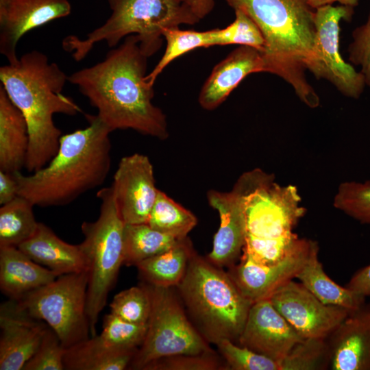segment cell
<instances>
[{"label":"cell","instance_id":"cell-1","mask_svg":"<svg viewBox=\"0 0 370 370\" xmlns=\"http://www.w3.org/2000/svg\"><path fill=\"white\" fill-rule=\"evenodd\" d=\"M148 56L136 35L124 38L100 62L68 76L111 132L131 129L160 140L169 137L165 114L152 99L146 81Z\"/></svg>","mask_w":370,"mask_h":370},{"label":"cell","instance_id":"cell-2","mask_svg":"<svg viewBox=\"0 0 370 370\" xmlns=\"http://www.w3.org/2000/svg\"><path fill=\"white\" fill-rule=\"evenodd\" d=\"M1 85L27 123L29 149L25 168L35 172L57 153L62 136L53 116H73L82 110L62 91L68 75L43 53L34 50L0 68Z\"/></svg>","mask_w":370,"mask_h":370},{"label":"cell","instance_id":"cell-3","mask_svg":"<svg viewBox=\"0 0 370 370\" xmlns=\"http://www.w3.org/2000/svg\"><path fill=\"white\" fill-rule=\"evenodd\" d=\"M88 125L62 135L57 153L42 169L13 173L18 195L40 207L69 204L105 182L111 164V130L96 115H85Z\"/></svg>","mask_w":370,"mask_h":370},{"label":"cell","instance_id":"cell-4","mask_svg":"<svg viewBox=\"0 0 370 370\" xmlns=\"http://www.w3.org/2000/svg\"><path fill=\"white\" fill-rule=\"evenodd\" d=\"M225 1L245 12L259 27L264 40V72L282 78L303 103L317 108L319 97L305 75L313 60L316 36L315 9L310 0Z\"/></svg>","mask_w":370,"mask_h":370},{"label":"cell","instance_id":"cell-5","mask_svg":"<svg viewBox=\"0 0 370 370\" xmlns=\"http://www.w3.org/2000/svg\"><path fill=\"white\" fill-rule=\"evenodd\" d=\"M245 220L243 254L254 262L271 265L282 260L299 239L293 232L305 213L296 186H282L260 169L243 173Z\"/></svg>","mask_w":370,"mask_h":370},{"label":"cell","instance_id":"cell-6","mask_svg":"<svg viewBox=\"0 0 370 370\" xmlns=\"http://www.w3.org/2000/svg\"><path fill=\"white\" fill-rule=\"evenodd\" d=\"M176 287L198 331L208 342H238L253 304L228 273L195 252Z\"/></svg>","mask_w":370,"mask_h":370},{"label":"cell","instance_id":"cell-7","mask_svg":"<svg viewBox=\"0 0 370 370\" xmlns=\"http://www.w3.org/2000/svg\"><path fill=\"white\" fill-rule=\"evenodd\" d=\"M111 10L106 21L85 38L70 35L62 48L76 61L84 59L93 47L106 42L115 47L130 35H136L142 51L149 58L161 47L165 29L195 25L199 20L180 0H106Z\"/></svg>","mask_w":370,"mask_h":370},{"label":"cell","instance_id":"cell-8","mask_svg":"<svg viewBox=\"0 0 370 370\" xmlns=\"http://www.w3.org/2000/svg\"><path fill=\"white\" fill-rule=\"evenodd\" d=\"M99 215L95 221L81 225L84 235L79 245L88 273L86 313L90 336L97 335L98 317L115 284L124 260V227L111 187L99 190Z\"/></svg>","mask_w":370,"mask_h":370},{"label":"cell","instance_id":"cell-9","mask_svg":"<svg viewBox=\"0 0 370 370\" xmlns=\"http://www.w3.org/2000/svg\"><path fill=\"white\" fill-rule=\"evenodd\" d=\"M146 284L151 298L147 331L128 369L145 370L151 363L172 356L214 353L186 317L173 287Z\"/></svg>","mask_w":370,"mask_h":370},{"label":"cell","instance_id":"cell-10","mask_svg":"<svg viewBox=\"0 0 370 370\" xmlns=\"http://www.w3.org/2000/svg\"><path fill=\"white\" fill-rule=\"evenodd\" d=\"M87 288L86 271L68 273L16 301L31 317L45 322L67 349L90 338Z\"/></svg>","mask_w":370,"mask_h":370},{"label":"cell","instance_id":"cell-11","mask_svg":"<svg viewBox=\"0 0 370 370\" xmlns=\"http://www.w3.org/2000/svg\"><path fill=\"white\" fill-rule=\"evenodd\" d=\"M354 13V7L341 4L315 9L314 56L308 71L330 82L344 96L358 99L366 86L364 76L343 60L339 50L340 23L351 20Z\"/></svg>","mask_w":370,"mask_h":370},{"label":"cell","instance_id":"cell-12","mask_svg":"<svg viewBox=\"0 0 370 370\" xmlns=\"http://www.w3.org/2000/svg\"><path fill=\"white\" fill-rule=\"evenodd\" d=\"M269 300L304 338L327 339L350 312L323 304L293 280L278 288Z\"/></svg>","mask_w":370,"mask_h":370},{"label":"cell","instance_id":"cell-13","mask_svg":"<svg viewBox=\"0 0 370 370\" xmlns=\"http://www.w3.org/2000/svg\"><path fill=\"white\" fill-rule=\"evenodd\" d=\"M110 187L125 224L147 223L159 190L147 156L136 153L123 157Z\"/></svg>","mask_w":370,"mask_h":370},{"label":"cell","instance_id":"cell-14","mask_svg":"<svg viewBox=\"0 0 370 370\" xmlns=\"http://www.w3.org/2000/svg\"><path fill=\"white\" fill-rule=\"evenodd\" d=\"M312 240L299 238L293 249L280 262L264 265L242 255L228 274L239 291L252 304L270 297L286 282L296 278L310 250Z\"/></svg>","mask_w":370,"mask_h":370},{"label":"cell","instance_id":"cell-15","mask_svg":"<svg viewBox=\"0 0 370 370\" xmlns=\"http://www.w3.org/2000/svg\"><path fill=\"white\" fill-rule=\"evenodd\" d=\"M245 189L246 181L243 174L231 191L210 190L207 193L209 204L218 211L220 218V226L214 237L212 250L207 258L220 268L234 265L243 252L245 234Z\"/></svg>","mask_w":370,"mask_h":370},{"label":"cell","instance_id":"cell-16","mask_svg":"<svg viewBox=\"0 0 370 370\" xmlns=\"http://www.w3.org/2000/svg\"><path fill=\"white\" fill-rule=\"evenodd\" d=\"M304 339L267 299L251 305L238 343L258 354L282 360Z\"/></svg>","mask_w":370,"mask_h":370},{"label":"cell","instance_id":"cell-17","mask_svg":"<svg viewBox=\"0 0 370 370\" xmlns=\"http://www.w3.org/2000/svg\"><path fill=\"white\" fill-rule=\"evenodd\" d=\"M31 317L15 299L0 308V370H23L48 327Z\"/></svg>","mask_w":370,"mask_h":370},{"label":"cell","instance_id":"cell-18","mask_svg":"<svg viewBox=\"0 0 370 370\" xmlns=\"http://www.w3.org/2000/svg\"><path fill=\"white\" fill-rule=\"evenodd\" d=\"M69 0H12L0 12V53L9 64L16 63V45L27 32L50 21L67 16Z\"/></svg>","mask_w":370,"mask_h":370},{"label":"cell","instance_id":"cell-19","mask_svg":"<svg viewBox=\"0 0 370 370\" xmlns=\"http://www.w3.org/2000/svg\"><path fill=\"white\" fill-rule=\"evenodd\" d=\"M327 341L332 370H370V304L350 312Z\"/></svg>","mask_w":370,"mask_h":370},{"label":"cell","instance_id":"cell-20","mask_svg":"<svg viewBox=\"0 0 370 370\" xmlns=\"http://www.w3.org/2000/svg\"><path fill=\"white\" fill-rule=\"evenodd\" d=\"M259 72H264L261 51L239 46L214 66L201 88L199 105L206 110H214L247 75Z\"/></svg>","mask_w":370,"mask_h":370},{"label":"cell","instance_id":"cell-21","mask_svg":"<svg viewBox=\"0 0 370 370\" xmlns=\"http://www.w3.org/2000/svg\"><path fill=\"white\" fill-rule=\"evenodd\" d=\"M18 248L58 276L86 271V260L79 245L66 243L42 223H38L34 235Z\"/></svg>","mask_w":370,"mask_h":370},{"label":"cell","instance_id":"cell-22","mask_svg":"<svg viewBox=\"0 0 370 370\" xmlns=\"http://www.w3.org/2000/svg\"><path fill=\"white\" fill-rule=\"evenodd\" d=\"M58 277L18 247H0V288L10 299L17 300Z\"/></svg>","mask_w":370,"mask_h":370},{"label":"cell","instance_id":"cell-23","mask_svg":"<svg viewBox=\"0 0 370 370\" xmlns=\"http://www.w3.org/2000/svg\"><path fill=\"white\" fill-rule=\"evenodd\" d=\"M29 143L26 119L0 85V171H21L25 166Z\"/></svg>","mask_w":370,"mask_h":370},{"label":"cell","instance_id":"cell-24","mask_svg":"<svg viewBox=\"0 0 370 370\" xmlns=\"http://www.w3.org/2000/svg\"><path fill=\"white\" fill-rule=\"evenodd\" d=\"M295 278L325 304L343 307L352 312L365 304V297L340 286L326 274L319 260L316 241H312L308 256Z\"/></svg>","mask_w":370,"mask_h":370},{"label":"cell","instance_id":"cell-25","mask_svg":"<svg viewBox=\"0 0 370 370\" xmlns=\"http://www.w3.org/2000/svg\"><path fill=\"white\" fill-rule=\"evenodd\" d=\"M137 350L119 349L108 345L99 335L66 349L63 362L66 370H123Z\"/></svg>","mask_w":370,"mask_h":370},{"label":"cell","instance_id":"cell-26","mask_svg":"<svg viewBox=\"0 0 370 370\" xmlns=\"http://www.w3.org/2000/svg\"><path fill=\"white\" fill-rule=\"evenodd\" d=\"M194 253L186 237L167 251L144 260L136 267L145 282L156 286L173 287L183 279Z\"/></svg>","mask_w":370,"mask_h":370},{"label":"cell","instance_id":"cell-27","mask_svg":"<svg viewBox=\"0 0 370 370\" xmlns=\"http://www.w3.org/2000/svg\"><path fill=\"white\" fill-rule=\"evenodd\" d=\"M34 205L18 195L0 208V247H18L36 232L38 223L34 214Z\"/></svg>","mask_w":370,"mask_h":370},{"label":"cell","instance_id":"cell-28","mask_svg":"<svg viewBox=\"0 0 370 370\" xmlns=\"http://www.w3.org/2000/svg\"><path fill=\"white\" fill-rule=\"evenodd\" d=\"M178 241L153 229L147 223L125 224L123 264L136 266L141 261L171 249Z\"/></svg>","mask_w":370,"mask_h":370},{"label":"cell","instance_id":"cell-29","mask_svg":"<svg viewBox=\"0 0 370 370\" xmlns=\"http://www.w3.org/2000/svg\"><path fill=\"white\" fill-rule=\"evenodd\" d=\"M196 217L159 190L147 224L153 229L177 240L187 237L197 225Z\"/></svg>","mask_w":370,"mask_h":370},{"label":"cell","instance_id":"cell-30","mask_svg":"<svg viewBox=\"0 0 370 370\" xmlns=\"http://www.w3.org/2000/svg\"><path fill=\"white\" fill-rule=\"evenodd\" d=\"M162 37L166 42L164 54L145 77L152 86L158 75L175 59L198 48L213 47L212 29L199 32L174 27L165 29Z\"/></svg>","mask_w":370,"mask_h":370},{"label":"cell","instance_id":"cell-31","mask_svg":"<svg viewBox=\"0 0 370 370\" xmlns=\"http://www.w3.org/2000/svg\"><path fill=\"white\" fill-rule=\"evenodd\" d=\"M235 18L222 29H212V45L248 46L262 51L264 40L254 20L241 10H234Z\"/></svg>","mask_w":370,"mask_h":370},{"label":"cell","instance_id":"cell-32","mask_svg":"<svg viewBox=\"0 0 370 370\" xmlns=\"http://www.w3.org/2000/svg\"><path fill=\"white\" fill-rule=\"evenodd\" d=\"M110 312L134 323L147 324L151 311V294L146 283L123 290L114 295Z\"/></svg>","mask_w":370,"mask_h":370},{"label":"cell","instance_id":"cell-33","mask_svg":"<svg viewBox=\"0 0 370 370\" xmlns=\"http://www.w3.org/2000/svg\"><path fill=\"white\" fill-rule=\"evenodd\" d=\"M147 324L127 321L109 313L103 321L100 337L110 346L125 350H138L143 344L147 331Z\"/></svg>","mask_w":370,"mask_h":370},{"label":"cell","instance_id":"cell-34","mask_svg":"<svg viewBox=\"0 0 370 370\" xmlns=\"http://www.w3.org/2000/svg\"><path fill=\"white\" fill-rule=\"evenodd\" d=\"M334 206L360 223L370 224V181L341 184Z\"/></svg>","mask_w":370,"mask_h":370},{"label":"cell","instance_id":"cell-35","mask_svg":"<svg viewBox=\"0 0 370 370\" xmlns=\"http://www.w3.org/2000/svg\"><path fill=\"white\" fill-rule=\"evenodd\" d=\"M216 345L229 369L284 370L282 360H276L258 354L229 339L220 340Z\"/></svg>","mask_w":370,"mask_h":370},{"label":"cell","instance_id":"cell-36","mask_svg":"<svg viewBox=\"0 0 370 370\" xmlns=\"http://www.w3.org/2000/svg\"><path fill=\"white\" fill-rule=\"evenodd\" d=\"M65 350L56 333L48 326L36 352L23 370H64Z\"/></svg>","mask_w":370,"mask_h":370},{"label":"cell","instance_id":"cell-37","mask_svg":"<svg viewBox=\"0 0 370 370\" xmlns=\"http://www.w3.org/2000/svg\"><path fill=\"white\" fill-rule=\"evenodd\" d=\"M214 353L182 354L160 358L145 370H216L225 369Z\"/></svg>","mask_w":370,"mask_h":370},{"label":"cell","instance_id":"cell-38","mask_svg":"<svg viewBox=\"0 0 370 370\" xmlns=\"http://www.w3.org/2000/svg\"><path fill=\"white\" fill-rule=\"evenodd\" d=\"M352 38L348 48L349 61L360 67L366 86H370V12L367 21L353 31Z\"/></svg>","mask_w":370,"mask_h":370},{"label":"cell","instance_id":"cell-39","mask_svg":"<svg viewBox=\"0 0 370 370\" xmlns=\"http://www.w3.org/2000/svg\"><path fill=\"white\" fill-rule=\"evenodd\" d=\"M18 184L13 173L0 171V204H6L18 196Z\"/></svg>","mask_w":370,"mask_h":370},{"label":"cell","instance_id":"cell-40","mask_svg":"<svg viewBox=\"0 0 370 370\" xmlns=\"http://www.w3.org/2000/svg\"><path fill=\"white\" fill-rule=\"evenodd\" d=\"M346 287L365 298L370 297V264L358 270Z\"/></svg>","mask_w":370,"mask_h":370},{"label":"cell","instance_id":"cell-41","mask_svg":"<svg viewBox=\"0 0 370 370\" xmlns=\"http://www.w3.org/2000/svg\"><path fill=\"white\" fill-rule=\"evenodd\" d=\"M200 21L213 10L215 0H180Z\"/></svg>","mask_w":370,"mask_h":370},{"label":"cell","instance_id":"cell-42","mask_svg":"<svg viewBox=\"0 0 370 370\" xmlns=\"http://www.w3.org/2000/svg\"><path fill=\"white\" fill-rule=\"evenodd\" d=\"M358 1L359 0H310V3L314 9L326 5H333L336 2L354 8L358 4Z\"/></svg>","mask_w":370,"mask_h":370},{"label":"cell","instance_id":"cell-43","mask_svg":"<svg viewBox=\"0 0 370 370\" xmlns=\"http://www.w3.org/2000/svg\"><path fill=\"white\" fill-rule=\"evenodd\" d=\"M12 0H0V12L4 11Z\"/></svg>","mask_w":370,"mask_h":370}]
</instances>
